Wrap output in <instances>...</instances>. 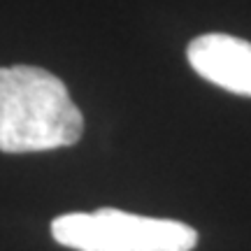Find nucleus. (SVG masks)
Returning a JSON list of instances; mask_svg holds the SVG:
<instances>
[{"label": "nucleus", "instance_id": "nucleus-1", "mask_svg": "<svg viewBox=\"0 0 251 251\" xmlns=\"http://www.w3.org/2000/svg\"><path fill=\"white\" fill-rule=\"evenodd\" d=\"M84 117L56 75L35 65L0 68V151L33 153L72 147Z\"/></svg>", "mask_w": 251, "mask_h": 251}, {"label": "nucleus", "instance_id": "nucleus-2", "mask_svg": "<svg viewBox=\"0 0 251 251\" xmlns=\"http://www.w3.org/2000/svg\"><path fill=\"white\" fill-rule=\"evenodd\" d=\"M51 237L77 251H193L198 247V233L191 226L114 207L56 216Z\"/></svg>", "mask_w": 251, "mask_h": 251}, {"label": "nucleus", "instance_id": "nucleus-3", "mask_svg": "<svg viewBox=\"0 0 251 251\" xmlns=\"http://www.w3.org/2000/svg\"><path fill=\"white\" fill-rule=\"evenodd\" d=\"M186 58L202 79L251 98V42L226 33H207L188 45Z\"/></svg>", "mask_w": 251, "mask_h": 251}]
</instances>
